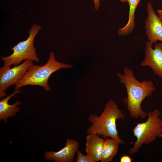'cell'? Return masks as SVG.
Here are the masks:
<instances>
[{
  "instance_id": "cell-1",
  "label": "cell",
  "mask_w": 162,
  "mask_h": 162,
  "mask_svg": "<svg viewBox=\"0 0 162 162\" xmlns=\"http://www.w3.org/2000/svg\"><path fill=\"white\" fill-rule=\"evenodd\" d=\"M116 75L120 83L124 84L126 88L127 96L123 101L127 104L130 116L133 118H145L147 114L142 109L141 104L155 90L153 81L144 80L140 82L134 76L133 71L126 67L124 68L123 74L117 73Z\"/></svg>"
},
{
  "instance_id": "cell-2",
  "label": "cell",
  "mask_w": 162,
  "mask_h": 162,
  "mask_svg": "<svg viewBox=\"0 0 162 162\" xmlns=\"http://www.w3.org/2000/svg\"><path fill=\"white\" fill-rule=\"evenodd\" d=\"M125 118V115L115 102L110 99L105 104L100 116L89 115L88 120L92 124L87 129L86 133L101 136L104 139L110 137L119 144H124L125 142L118 135L116 122L117 120H124Z\"/></svg>"
},
{
  "instance_id": "cell-3",
  "label": "cell",
  "mask_w": 162,
  "mask_h": 162,
  "mask_svg": "<svg viewBox=\"0 0 162 162\" xmlns=\"http://www.w3.org/2000/svg\"><path fill=\"white\" fill-rule=\"evenodd\" d=\"M73 67L72 64L60 62L57 61L53 51L50 52L48 60L44 65L32 64L23 76L15 85V90H18L22 87L27 85L41 86L47 91L50 88L48 84L50 75L62 68L69 69Z\"/></svg>"
},
{
  "instance_id": "cell-4",
  "label": "cell",
  "mask_w": 162,
  "mask_h": 162,
  "mask_svg": "<svg viewBox=\"0 0 162 162\" xmlns=\"http://www.w3.org/2000/svg\"><path fill=\"white\" fill-rule=\"evenodd\" d=\"M148 119L145 122L136 124L133 130L134 136L136 138L129 153L133 154L137 152L142 145H147L154 141L162 132V121L158 109L147 113Z\"/></svg>"
},
{
  "instance_id": "cell-5",
  "label": "cell",
  "mask_w": 162,
  "mask_h": 162,
  "mask_svg": "<svg viewBox=\"0 0 162 162\" xmlns=\"http://www.w3.org/2000/svg\"><path fill=\"white\" fill-rule=\"evenodd\" d=\"M42 28L39 25L34 24L29 30V36L26 40L18 43L11 48L13 53L8 56H1L3 62V67L6 68L18 65L23 60L31 59L38 62L36 48L34 45V39L39 31Z\"/></svg>"
},
{
  "instance_id": "cell-6",
  "label": "cell",
  "mask_w": 162,
  "mask_h": 162,
  "mask_svg": "<svg viewBox=\"0 0 162 162\" xmlns=\"http://www.w3.org/2000/svg\"><path fill=\"white\" fill-rule=\"evenodd\" d=\"M33 61L25 60L22 64L11 68L3 67L0 68V98L6 95V91L8 87L17 83L23 76L26 72L33 64Z\"/></svg>"
},
{
  "instance_id": "cell-7",
  "label": "cell",
  "mask_w": 162,
  "mask_h": 162,
  "mask_svg": "<svg viewBox=\"0 0 162 162\" xmlns=\"http://www.w3.org/2000/svg\"><path fill=\"white\" fill-rule=\"evenodd\" d=\"M152 45L148 41H147L145 57L140 66L150 67L154 74L162 78V42L156 44L154 49Z\"/></svg>"
},
{
  "instance_id": "cell-8",
  "label": "cell",
  "mask_w": 162,
  "mask_h": 162,
  "mask_svg": "<svg viewBox=\"0 0 162 162\" xmlns=\"http://www.w3.org/2000/svg\"><path fill=\"white\" fill-rule=\"evenodd\" d=\"M148 16L145 24L146 34L151 44L158 41L162 42V20L155 13L153 6L147 3Z\"/></svg>"
},
{
  "instance_id": "cell-9",
  "label": "cell",
  "mask_w": 162,
  "mask_h": 162,
  "mask_svg": "<svg viewBox=\"0 0 162 162\" xmlns=\"http://www.w3.org/2000/svg\"><path fill=\"white\" fill-rule=\"evenodd\" d=\"M79 146L78 142L68 138L63 148L56 152L46 151L44 156L46 160L54 162H72Z\"/></svg>"
},
{
  "instance_id": "cell-10",
  "label": "cell",
  "mask_w": 162,
  "mask_h": 162,
  "mask_svg": "<svg viewBox=\"0 0 162 162\" xmlns=\"http://www.w3.org/2000/svg\"><path fill=\"white\" fill-rule=\"evenodd\" d=\"M86 137L85 150L86 155L95 162L101 158L104 139L97 134H88Z\"/></svg>"
},
{
  "instance_id": "cell-11",
  "label": "cell",
  "mask_w": 162,
  "mask_h": 162,
  "mask_svg": "<svg viewBox=\"0 0 162 162\" xmlns=\"http://www.w3.org/2000/svg\"><path fill=\"white\" fill-rule=\"evenodd\" d=\"M22 90H15L5 98L0 101V120H4L5 122L8 121V118L14 116L19 111L20 107L18 106L21 104V102L18 100L13 105L9 104L8 101L12 97L16 94L20 93Z\"/></svg>"
},
{
  "instance_id": "cell-12",
  "label": "cell",
  "mask_w": 162,
  "mask_h": 162,
  "mask_svg": "<svg viewBox=\"0 0 162 162\" xmlns=\"http://www.w3.org/2000/svg\"><path fill=\"white\" fill-rule=\"evenodd\" d=\"M141 0H127L129 6L128 20L126 25L119 28L117 34L124 36L131 33L135 26V13L137 7Z\"/></svg>"
},
{
  "instance_id": "cell-13",
  "label": "cell",
  "mask_w": 162,
  "mask_h": 162,
  "mask_svg": "<svg viewBox=\"0 0 162 162\" xmlns=\"http://www.w3.org/2000/svg\"><path fill=\"white\" fill-rule=\"evenodd\" d=\"M119 143L111 139L107 138L104 140L101 158V162L110 161L117 154Z\"/></svg>"
},
{
  "instance_id": "cell-14",
  "label": "cell",
  "mask_w": 162,
  "mask_h": 162,
  "mask_svg": "<svg viewBox=\"0 0 162 162\" xmlns=\"http://www.w3.org/2000/svg\"><path fill=\"white\" fill-rule=\"evenodd\" d=\"M76 153L77 156L76 162H95L93 159L88 156L83 154L79 149L77 151Z\"/></svg>"
},
{
  "instance_id": "cell-15",
  "label": "cell",
  "mask_w": 162,
  "mask_h": 162,
  "mask_svg": "<svg viewBox=\"0 0 162 162\" xmlns=\"http://www.w3.org/2000/svg\"><path fill=\"white\" fill-rule=\"evenodd\" d=\"M94 6V8L96 10H98L100 7V0H93ZM122 2H128L127 0H118Z\"/></svg>"
},
{
  "instance_id": "cell-16",
  "label": "cell",
  "mask_w": 162,
  "mask_h": 162,
  "mask_svg": "<svg viewBox=\"0 0 162 162\" xmlns=\"http://www.w3.org/2000/svg\"><path fill=\"white\" fill-rule=\"evenodd\" d=\"M131 158L128 155H124L120 159L121 162H131Z\"/></svg>"
},
{
  "instance_id": "cell-17",
  "label": "cell",
  "mask_w": 162,
  "mask_h": 162,
  "mask_svg": "<svg viewBox=\"0 0 162 162\" xmlns=\"http://www.w3.org/2000/svg\"><path fill=\"white\" fill-rule=\"evenodd\" d=\"M157 12L158 16L162 20V9H159L158 10Z\"/></svg>"
},
{
  "instance_id": "cell-18",
  "label": "cell",
  "mask_w": 162,
  "mask_h": 162,
  "mask_svg": "<svg viewBox=\"0 0 162 162\" xmlns=\"http://www.w3.org/2000/svg\"><path fill=\"white\" fill-rule=\"evenodd\" d=\"M158 137L162 138V132L159 135Z\"/></svg>"
}]
</instances>
